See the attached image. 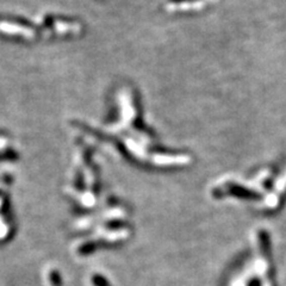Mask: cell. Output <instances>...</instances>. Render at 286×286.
<instances>
[{
    "mask_svg": "<svg viewBox=\"0 0 286 286\" xmlns=\"http://www.w3.org/2000/svg\"><path fill=\"white\" fill-rule=\"evenodd\" d=\"M93 282L96 286H110V284L105 278H103L102 275H93Z\"/></svg>",
    "mask_w": 286,
    "mask_h": 286,
    "instance_id": "cell-1",
    "label": "cell"
},
{
    "mask_svg": "<svg viewBox=\"0 0 286 286\" xmlns=\"http://www.w3.org/2000/svg\"><path fill=\"white\" fill-rule=\"evenodd\" d=\"M52 280H53V284L55 286H61V280H60V275L54 272V273L52 274Z\"/></svg>",
    "mask_w": 286,
    "mask_h": 286,
    "instance_id": "cell-2",
    "label": "cell"
}]
</instances>
